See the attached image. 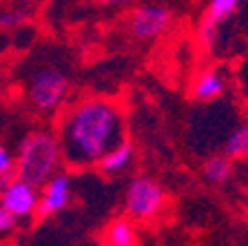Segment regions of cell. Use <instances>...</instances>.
I'll return each mask as SVG.
<instances>
[{
	"instance_id": "obj_1",
	"label": "cell",
	"mask_w": 248,
	"mask_h": 246,
	"mask_svg": "<svg viewBox=\"0 0 248 246\" xmlns=\"http://www.w3.org/2000/svg\"><path fill=\"white\" fill-rule=\"evenodd\" d=\"M62 158L71 171L98 166V162L126 138V115L120 102L87 96L67 104L56 118Z\"/></svg>"
},
{
	"instance_id": "obj_2",
	"label": "cell",
	"mask_w": 248,
	"mask_h": 246,
	"mask_svg": "<svg viewBox=\"0 0 248 246\" xmlns=\"http://www.w3.org/2000/svg\"><path fill=\"white\" fill-rule=\"evenodd\" d=\"M64 164L58 133L51 129H36L27 133L18 144L16 153V173L31 184L42 186L58 173Z\"/></svg>"
},
{
	"instance_id": "obj_3",
	"label": "cell",
	"mask_w": 248,
	"mask_h": 246,
	"mask_svg": "<svg viewBox=\"0 0 248 246\" xmlns=\"http://www.w3.org/2000/svg\"><path fill=\"white\" fill-rule=\"evenodd\" d=\"M71 80L60 67L45 65L38 67L27 82V102L29 109L40 118H58L69 104Z\"/></svg>"
},
{
	"instance_id": "obj_4",
	"label": "cell",
	"mask_w": 248,
	"mask_h": 246,
	"mask_svg": "<svg viewBox=\"0 0 248 246\" xmlns=\"http://www.w3.org/2000/svg\"><path fill=\"white\" fill-rule=\"evenodd\" d=\"M166 206L164 186L151 175H135L124 193V213L133 222H151Z\"/></svg>"
},
{
	"instance_id": "obj_5",
	"label": "cell",
	"mask_w": 248,
	"mask_h": 246,
	"mask_svg": "<svg viewBox=\"0 0 248 246\" xmlns=\"http://www.w3.org/2000/svg\"><path fill=\"white\" fill-rule=\"evenodd\" d=\"M173 16L164 5H140L126 18L131 36L142 42H153L169 31Z\"/></svg>"
},
{
	"instance_id": "obj_6",
	"label": "cell",
	"mask_w": 248,
	"mask_h": 246,
	"mask_svg": "<svg viewBox=\"0 0 248 246\" xmlns=\"http://www.w3.org/2000/svg\"><path fill=\"white\" fill-rule=\"evenodd\" d=\"M0 204L9 213H14L18 222L31 220L38 213V204H40V186L31 184L18 175H11L0 193Z\"/></svg>"
},
{
	"instance_id": "obj_7",
	"label": "cell",
	"mask_w": 248,
	"mask_h": 246,
	"mask_svg": "<svg viewBox=\"0 0 248 246\" xmlns=\"http://www.w3.org/2000/svg\"><path fill=\"white\" fill-rule=\"evenodd\" d=\"M73 200V180L69 171H58L40 186V204H38V217L46 220L67 209Z\"/></svg>"
},
{
	"instance_id": "obj_8",
	"label": "cell",
	"mask_w": 248,
	"mask_h": 246,
	"mask_svg": "<svg viewBox=\"0 0 248 246\" xmlns=\"http://www.w3.org/2000/svg\"><path fill=\"white\" fill-rule=\"evenodd\" d=\"M133 160H135V144L129 138H124L122 142H118L113 149L100 160L95 169L102 175H107V178H115V175L124 173V171L129 169L131 164H133Z\"/></svg>"
},
{
	"instance_id": "obj_9",
	"label": "cell",
	"mask_w": 248,
	"mask_h": 246,
	"mask_svg": "<svg viewBox=\"0 0 248 246\" xmlns=\"http://www.w3.org/2000/svg\"><path fill=\"white\" fill-rule=\"evenodd\" d=\"M102 242L107 246H138V231H135V222L129 215L113 217L104 226Z\"/></svg>"
},
{
	"instance_id": "obj_10",
	"label": "cell",
	"mask_w": 248,
	"mask_h": 246,
	"mask_svg": "<svg viewBox=\"0 0 248 246\" xmlns=\"http://www.w3.org/2000/svg\"><path fill=\"white\" fill-rule=\"evenodd\" d=\"M226 91V78L219 69H206L193 82V98L200 102H213Z\"/></svg>"
},
{
	"instance_id": "obj_11",
	"label": "cell",
	"mask_w": 248,
	"mask_h": 246,
	"mask_svg": "<svg viewBox=\"0 0 248 246\" xmlns=\"http://www.w3.org/2000/svg\"><path fill=\"white\" fill-rule=\"evenodd\" d=\"M204 180H206L208 184H224L232 173V164H231V158L228 155H213L204 162Z\"/></svg>"
},
{
	"instance_id": "obj_12",
	"label": "cell",
	"mask_w": 248,
	"mask_h": 246,
	"mask_svg": "<svg viewBox=\"0 0 248 246\" xmlns=\"http://www.w3.org/2000/svg\"><path fill=\"white\" fill-rule=\"evenodd\" d=\"M224 155L237 160L248 155V124H237L224 142Z\"/></svg>"
},
{
	"instance_id": "obj_13",
	"label": "cell",
	"mask_w": 248,
	"mask_h": 246,
	"mask_svg": "<svg viewBox=\"0 0 248 246\" xmlns=\"http://www.w3.org/2000/svg\"><path fill=\"white\" fill-rule=\"evenodd\" d=\"M237 5H239V0H208L206 16H204V18H208V20L219 25V22H224L231 14H235Z\"/></svg>"
},
{
	"instance_id": "obj_14",
	"label": "cell",
	"mask_w": 248,
	"mask_h": 246,
	"mask_svg": "<svg viewBox=\"0 0 248 246\" xmlns=\"http://www.w3.org/2000/svg\"><path fill=\"white\" fill-rule=\"evenodd\" d=\"M29 20V11L25 7H16V9H5L0 11V33L9 29H18Z\"/></svg>"
},
{
	"instance_id": "obj_15",
	"label": "cell",
	"mask_w": 248,
	"mask_h": 246,
	"mask_svg": "<svg viewBox=\"0 0 248 246\" xmlns=\"http://www.w3.org/2000/svg\"><path fill=\"white\" fill-rule=\"evenodd\" d=\"M0 173L5 178H11L16 173V155L2 142H0Z\"/></svg>"
},
{
	"instance_id": "obj_16",
	"label": "cell",
	"mask_w": 248,
	"mask_h": 246,
	"mask_svg": "<svg viewBox=\"0 0 248 246\" xmlns=\"http://www.w3.org/2000/svg\"><path fill=\"white\" fill-rule=\"evenodd\" d=\"M217 38V22L208 20V18H204L200 25V40L204 47H213V42H215Z\"/></svg>"
},
{
	"instance_id": "obj_17",
	"label": "cell",
	"mask_w": 248,
	"mask_h": 246,
	"mask_svg": "<svg viewBox=\"0 0 248 246\" xmlns=\"http://www.w3.org/2000/svg\"><path fill=\"white\" fill-rule=\"evenodd\" d=\"M16 226H18V217L0 204V235H9L11 231H16Z\"/></svg>"
},
{
	"instance_id": "obj_18",
	"label": "cell",
	"mask_w": 248,
	"mask_h": 246,
	"mask_svg": "<svg viewBox=\"0 0 248 246\" xmlns=\"http://www.w3.org/2000/svg\"><path fill=\"white\" fill-rule=\"evenodd\" d=\"M93 2L100 5V7H107V9H118V7L126 5L129 0H93Z\"/></svg>"
},
{
	"instance_id": "obj_19",
	"label": "cell",
	"mask_w": 248,
	"mask_h": 246,
	"mask_svg": "<svg viewBox=\"0 0 248 246\" xmlns=\"http://www.w3.org/2000/svg\"><path fill=\"white\" fill-rule=\"evenodd\" d=\"M7 180H9V178H5V175L0 173V193H2V189H5V184H7Z\"/></svg>"
},
{
	"instance_id": "obj_20",
	"label": "cell",
	"mask_w": 248,
	"mask_h": 246,
	"mask_svg": "<svg viewBox=\"0 0 248 246\" xmlns=\"http://www.w3.org/2000/svg\"><path fill=\"white\" fill-rule=\"evenodd\" d=\"M20 2H22V5H36L38 0H20Z\"/></svg>"
},
{
	"instance_id": "obj_21",
	"label": "cell",
	"mask_w": 248,
	"mask_h": 246,
	"mask_svg": "<svg viewBox=\"0 0 248 246\" xmlns=\"http://www.w3.org/2000/svg\"><path fill=\"white\" fill-rule=\"evenodd\" d=\"M67 246H76V244H67Z\"/></svg>"
},
{
	"instance_id": "obj_22",
	"label": "cell",
	"mask_w": 248,
	"mask_h": 246,
	"mask_svg": "<svg viewBox=\"0 0 248 246\" xmlns=\"http://www.w3.org/2000/svg\"><path fill=\"white\" fill-rule=\"evenodd\" d=\"M102 246H107V244H102Z\"/></svg>"
}]
</instances>
